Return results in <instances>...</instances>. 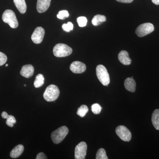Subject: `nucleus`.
Here are the masks:
<instances>
[{"label": "nucleus", "mask_w": 159, "mask_h": 159, "mask_svg": "<svg viewBox=\"0 0 159 159\" xmlns=\"http://www.w3.org/2000/svg\"><path fill=\"white\" fill-rule=\"evenodd\" d=\"M60 90L57 86L51 84L47 88L43 93L45 100L48 102L55 101L58 98Z\"/></svg>", "instance_id": "obj_1"}, {"label": "nucleus", "mask_w": 159, "mask_h": 159, "mask_svg": "<svg viewBox=\"0 0 159 159\" xmlns=\"http://www.w3.org/2000/svg\"><path fill=\"white\" fill-rule=\"evenodd\" d=\"M69 133V129L66 126H62L57 129L51 134V139L54 144H58L61 143Z\"/></svg>", "instance_id": "obj_2"}, {"label": "nucleus", "mask_w": 159, "mask_h": 159, "mask_svg": "<svg viewBox=\"0 0 159 159\" xmlns=\"http://www.w3.org/2000/svg\"><path fill=\"white\" fill-rule=\"evenodd\" d=\"M73 50L65 44L58 43L54 46L53 53L54 56L58 57H65L70 55Z\"/></svg>", "instance_id": "obj_3"}, {"label": "nucleus", "mask_w": 159, "mask_h": 159, "mask_svg": "<svg viewBox=\"0 0 159 159\" xmlns=\"http://www.w3.org/2000/svg\"><path fill=\"white\" fill-rule=\"evenodd\" d=\"M97 77L102 85L107 86L110 82L109 74L104 66L99 65L96 68Z\"/></svg>", "instance_id": "obj_4"}, {"label": "nucleus", "mask_w": 159, "mask_h": 159, "mask_svg": "<svg viewBox=\"0 0 159 159\" xmlns=\"http://www.w3.org/2000/svg\"><path fill=\"white\" fill-rule=\"evenodd\" d=\"M4 22L7 23L12 29H16L18 26V22L14 11L7 9L4 11L2 16Z\"/></svg>", "instance_id": "obj_5"}, {"label": "nucleus", "mask_w": 159, "mask_h": 159, "mask_svg": "<svg viewBox=\"0 0 159 159\" xmlns=\"http://www.w3.org/2000/svg\"><path fill=\"white\" fill-rule=\"evenodd\" d=\"M154 30V27L150 23H144L140 25L137 28L135 33L139 37H144L147 34H150Z\"/></svg>", "instance_id": "obj_6"}, {"label": "nucleus", "mask_w": 159, "mask_h": 159, "mask_svg": "<svg viewBox=\"0 0 159 159\" xmlns=\"http://www.w3.org/2000/svg\"><path fill=\"white\" fill-rule=\"evenodd\" d=\"M116 134L121 140L124 142H129L132 138L130 131L124 125H120L116 128Z\"/></svg>", "instance_id": "obj_7"}, {"label": "nucleus", "mask_w": 159, "mask_h": 159, "mask_svg": "<svg viewBox=\"0 0 159 159\" xmlns=\"http://www.w3.org/2000/svg\"><path fill=\"white\" fill-rule=\"evenodd\" d=\"M87 145L85 142L79 143L76 146L75 149V158L84 159L86 155Z\"/></svg>", "instance_id": "obj_8"}, {"label": "nucleus", "mask_w": 159, "mask_h": 159, "mask_svg": "<svg viewBox=\"0 0 159 159\" xmlns=\"http://www.w3.org/2000/svg\"><path fill=\"white\" fill-rule=\"evenodd\" d=\"M44 34V29L41 27H37L34 30L33 34L31 35V40L34 43H40L42 42Z\"/></svg>", "instance_id": "obj_9"}, {"label": "nucleus", "mask_w": 159, "mask_h": 159, "mask_svg": "<svg viewBox=\"0 0 159 159\" xmlns=\"http://www.w3.org/2000/svg\"><path fill=\"white\" fill-rule=\"evenodd\" d=\"M86 69L85 65L79 61H74L70 66V70L74 74H81L85 72Z\"/></svg>", "instance_id": "obj_10"}, {"label": "nucleus", "mask_w": 159, "mask_h": 159, "mask_svg": "<svg viewBox=\"0 0 159 159\" xmlns=\"http://www.w3.org/2000/svg\"><path fill=\"white\" fill-rule=\"evenodd\" d=\"M34 73V68L31 65H26L23 66L20 74L23 77L29 78L33 76Z\"/></svg>", "instance_id": "obj_11"}, {"label": "nucleus", "mask_w": 159, "mask_h": 159, "mask_svg": "<svg viewBox=\"0 0 159 159\" xmlns=\"http://www.w3.org/2000/svg\"><path fill=\"white\" fill-rule=\"evenodd\" d=\"M51 0H37V10L39 13L45 12L48 9Z\"/></svg>", "instance_id": "obj_12"}, {"label": "nucleus", "mask_w": 159, "mask_h": 159, "mask_svg": "<svg viewBox=\"0 0 159 159\" xmlns=\"http://www.w3.org/2000/svg\"><path fill=\"white\" fill-rule=\"evenodd\" d=\"M118 58L120 62L124 65H129L131 63V60L129 56L128 53L125 51H120L118 55Z\"/></svg>", "instance_id": "obj_13"}, {"label": "nucleus", "mask_w": 159, "mask_h": 159, "mask_svg": "<svg viewBox=\"0 0 159 159\" xmlns=\"http://www.w3.org/2000/svg\"><path fill=\"white\" fill-rule=\"evenodd\" d=\"M124 86L125 89L129 92L131 93L135 92L136 84L134 80L132 77H128L125 80Z\"/></svg>", "instance_id": "obj_14"}, {"label": "nucleus", "mask_w": 159, "mask_h": 159, "mask_svg": "<svg viewBox=\"0 0 159 159\" xmlns=\"http://www.w3.org/2000/svg\"><path fill=\"white\" fill-rule=\"evenodd\" d=\"M24 147L22 145H19L15 147L10 152V156L12 158H16L23 153Z\"/></svg>", "instance_id": "obj_15"}, {"label": "nucleus", "mask_w": 159, "mask_h": 159, "mask_svg": "<svg viewBox=\"0 0 159 159\" xmlns=\"http://www.w3.org/2000/svg\"><path fill=\"white\" fill-rule=\"evenodd\" d=\"M15 5L21 14H24L27 11V5L25 0H13Z\"/></svg>", "instance_id": "obj_16"}, {"label": "nucleus", "mask_w": 159, "mask_h": 159, "mask_svg": "<svg viewBox=\"0 0 159 159\" xmlns=\"http://www.w3.org/2000/svg\"><path fill=\"white\" fill-rule=\"evenodd\" d=\"M152 121L155 128L159 130V109L154 111L152 116Z\"/></svg>", "instance_id": "obj_17"}, {"label": "nucleus", "mask_w": 159, "mask_h": 159, "mask_svg": "<svg viewBox=\"0 0 159 159\" xmlns=\"http://www.w3.org/2000/svg\"><path fill=\"white\" fill-rule=\"evenodd\" d=\"M106 21L105 16L101 15H97L94 16L92 21V24L94 26H98Z\"/></svg>", "instance_id": "obj_18"}, {"label": "nucleus", "mask_w": 159, "mask_h": 159, "mask_svg": "<svg viewBox=\"0 0 159 159\" xmlns=\"http://www.w3.org/2000/svg\"><path fill=\"white\" fill-rule=\"evenodd\" d=\"M44 77L41 74H38L35 77V80L34 83V85L36 88H39L42 86L44 83Z\"/></svg>", "instance_id": "obj_19"}, {"label": "nucleus", "mask_w": 159, "mask_h": 159, "mask_svg": "<svg viewBox=\"0 0 159 159\" xmlns=\"http://www.w3.org/2000/svg\"><path fill=\"white\" fill-rule=\"evenodd\" d=\"M89 111V108L85 105H81L77 110V113L79 116L83 118Z\"/></svg>", "instance_id": "obj_20"}, {"label": "nucleus", "mask_w": 159, "mask_h": 159, "mask_svg": "<svg viewBox=\"0 0 159 159\" xmlns=\"http://www.w3.org/2000/svg\"><path fill=\"white\" fill-rule=\"evenodd\" d=\"M97 159H108V158L107 156L106 152L104 148H101L99 149L97 151V155H96Z\"/></svg>", "instance_id": "obj_21"}, {"label": "nucleus", "mask_w": 159, "mask_h": 159, "mask_svg": "<svg viewBox=\"0 0 159 159\" xmlns=\"http://www.w3.org/2000/svg\"><path fill=\"white\" fill-rule=\"evenodd\" d=\"M6 123L7 125L10 127H12L14 126V124L16 123V120L13 116L9 115L7 118Z\"/></svg>", "instance_id": "obj_22"}, {"label": "nucleus", "mask_w": 159, "mask_h": 159, "mask_svg": "<svg viewBox=\"0 0 159 159\" xmlns=\"http://www.w3.org/2000/svg\"><path fill=\"white\" fill-rule=\"evenodd\" d=\"M92 111L95 115L100 114L102 110V107L98 103H94L91 107Z\"/></svg>", "instance_id": "obj_23"}, {"label": "nucleus", "mask_w": 159, "mask_h": 159, "mask_svg": "<svg viewBox=\"0 0 159 159\" xmlns=\"http://www.w3.org/2000/svg\"><path fill=\"white\" fill-rule=\"evenodd\" d=\"M77 22L79 27H85L87 24V19L85 16H80L77 18Z\"/></svg>", "instance_id": "obj_24"}, {"label": "nucleus", "mask_w": 159, "mask_h": 159, "mask_svg": "<svg viewBox=\"0 0 159 159\" xmlns=\"http://www.w3.org/2000/svg\"><path fill=\"white\" fill-rule=\"evenodd\" d=\"M62 28L66 32H69L73 30L74 25L72 23L69 22L67 24H63L62 25Z\"/></svg>", "instance_id": "obj_25"}, {"label": "nucleus", "mask_w": 159, "mask_h": 159, "mask_svg": "<svg viewBox=\"0 0 159 159\" xmlns=\"http://www.w3.org/2000/svg\"><path fill=\"white\" fill-rule=\"evenodd\" d=\"M69 16L68 11L66 10H62V11H59L58 14L57 16V17L61 20H64L65 18L68 17Z\"/></svg>", "instance_id": "obj_26"}, {"label": "nucleus", "mask_w": 159, "mask_h": 159, "mask_svg": "<svg viewBox=\"0 0 159 159\" xmlns=\"http://www.w3.org/2000/svg\"><path fill=\"white\" fill-rule=\"evenodd\" d=\"M7 61L6 55L2 52H0V66L5 64Z\"/></svg>", "instance_id": "obj_27"}, {"label": "nucleus", "mask_w": 159, "mask_h": 159, "mask_svg": "<svg viewBox=\"0 0 159 159\" xmlns=\"http://www.w3.org/2000/svg\"><path fill=\"white\" fill-rule=\"evenodd\" d=\"M36 159H47V156L43 152H40V153L38 154L37 156L36 157Z\"/></svg>", "instance_id": "obj_28"}, {"label": "nucleus", "mask_w": 159, "mask_h": 159, "mask_svg": "<svg viewBox=\"0 0 159 159\" xmlns=\"http://www.w3.org/2000/svg\"><path fill=\"white\" fill-rule=\"evenodd\" d=\"M116 1L121 3H130L133 2L134 0H116Z\"/></svg>", "instance_id": "obj_29"}, {"label": "nucleus", "mask_w": 159, "mask_h": 159, "mask_svg": "<svg viewBox=\"0 0 159 159\" xmlns=\"http://www.w3.org/2000/svg\"><path fill=\"white\" fill-rule=\"evenodd\" d=\"M9 116L8 113L6 111H3L2 114V116L3 119H7V117Z\"/></svg>", "instance_id": "obj_30"}, {"label": "nucleus", "mask_w": 159, "mask_h": 159, "mask_svg": "<svg viewBox=\"0 0 159 159\" xmlns=\"http://www.w3.org/2000/svg\"><path fill=\"white\" fill-rule=\"evenodd\" d=\"M152 2L156 5H159V0H152Z\"/></svg>", "instance_id": "obj_31"}, {"label": "nucleus", "mask_w": 159, "mask_h": 159, "mask_svg": "<svg viewBox=\"0 0 159 159\" xmlns=\"http://www.w3.org/2000/svg\"><path fill=\"white\" fill-rule=\"evenodd\" d=\"M6 67L8 66V64H6Z\"/></svg>", "instance_id": "obj_32"}, {"label": "nucleus", "mask_w": 159, "mask_h": 159, "mask_svg": "<svg viewBox=\"0 0 159 159\" xmlns=\"http://www.w3.org/2000/svg\"><path fill=\"white\" fill-rule=\"evenodd\" d=\"M24 86H26V84H24Z\"/></svg>", "instance_id": "obj_33"}]
</instances>
